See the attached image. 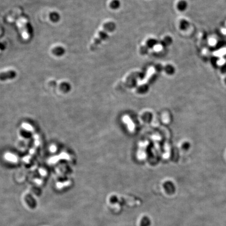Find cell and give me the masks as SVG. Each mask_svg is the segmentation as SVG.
<instances>
[{
  "instance_id": "obj_6",
  "label": "cell",
  "mask_w": 226,
  "mask_h": 226,
  "mask_svg": "<svg viewBox=\"0 0 226 226\" xmlns=\"http://www.w3.org/2000/svg\"><path fill=\"white\" fill-rule=\"evenodd\" d=\"M172 38L170 36H166L163 40L160 41L161 45L163 47H167L170 46L172 43Z\"/></svg>"
},
{
  "instance_id": "obj_13",
  "label": "cell",
  "mask_w": 226,
  "mask_h": 226,
  "mask_svg": "<svg viewBox=\"0 0 226 226\" xmlns=\"http://www.w3.org/2000/svg\"><path fill=\"white\" fill-rule=\"evenodd\" d=\"M63 52H64L63 49L60 47L56 48L55 49L53 50V53H54L55 54H56V55H61L62 53H63Z\"/></svg>"
},
{
  "instance_id": "obj_11",
  "label": "cell",
  "mask_w": 226,
  "mask_h": 226,
  "mask_svg": "<svg viewBox=\"0 0 226 226\" xmlns=\"http://www.w3.org/2000/svg\"><path fill=\"white\" fill-rule=\"evenodd\" d=\"M148 51H149V48L146 45V46H143L140 48V52L142 55H147L148 53Z\"/></svg>"
},
{
  "instance_id": "obj_5",
  "label": "cell",
  "mask_w": 226,
  "mask_h": 226,
  "mask_svg": "<svg viewBox=\"0 0 226 226\" xmlns=\"http://www.w3.org/2000/svg\"><path fill=\"white\" fill-rule=\"evenodd\" d=\"M116 28V26L114 22H107L103 26V29L108 33L114 31Z\"/></svg>"
},
{
  "instance_id": "obj_2",
  "label": "cell",
  "mask_w": 226,
  "mask_h": 226,
  "mask_svg": "<svg viewBox=\"0 0 226 226\" xmlns=\"http://www.w3.org/2000/svg\"><path fill=\"white\" fill-rule=\"evenodd\" d=\"M109 37L108 32L105 31L103 29L102 31H100L98 35V36L93 41V43L91 44L90 49L91 50L94 51L96 49V48L99 47V45L102 43L103 41L107 40Z\"/></svg>"
},
{
  "instance_id": "obj_12",
  "label": "cell",
  "mask_w": 226,
  "mask_h": 226,
  "mask_svg": "<svg viewBox=\"0 0 226 226\" xmlns=\"http://www.w3.org/2000/svg\"><path fill=\"white\" fill-rule=\"evenodd\" d=\"M189 24L185 20H182L180 23V27L182 30H185L187 28Z\"/></svg>"
},
{
  "instance_id": "obj_8",
  "label": "cell",
  "mask_w": 226,
  "mask_h": 226,
  "mask_svg": "<svg viewBox=\"0 0 226 226\" xmlns=\"http://www.w3.org/2000/svg\"><path fill=\"white\" fill-rule=\"evenodd\" d=\"M164 71L168 75H172L174 73L175 69L173 65H168L164 67Z\"/></svg>"
},
{
  "instance_id": "obj_7",
  "label": "cell",
  "mask_w": 226,
  "mask_h": 226,
  "mask_svg": "<svg viewBox=\"0 0 226 226\" xmlns=\"http://www.w3.org/2000/svg\"><path fill=\"white\" fill-rule=\"evenodd\" d=\"M158 43H159V41L158 40L154 39V38H151V39H149V40H148V41H147L146 46L149 48H149L151 49V48H154L156 45H157Z\"/></svg>"
},
{
  "instance_id": "obj_15",
  "label": "cell",
  "mask_w": 226,
  "mask_h": 226,
  "mask_svg": "<svg viewBox=\"0 0 226 226\" xmlns=\"http://www.w3.org/2000/svg\"><path fill=\"white\" fill-rule=\"evenodd\" d=\"M209 43L211 46H214L216 43V40L214 38H211L209 40Z\"/></svg>"
},
{
  "instance_id": "obj_10",
  "label": "cell",
  "mask_w": 226,
  "mask_h": 226,
  "mask_svg": "<svg viewBox=\"0 0 226 226\" xmlns=\"http://www.w3.org/2000/svg\"><path fill=\"white\" fill-rule=\"evenodd\" d=\"M177 9L180 11H184L187 7V3L185 1H180L177 5Z\"/></svg>"
},
{
  "instance_id": "obj_14",
  "label": "cell",
  "mask_w": 226,
  "mask_h": 226,
  "mask_svg": "<svg viewBox=\"0 0 226 226\" xmlns=\"http://www.w3.org/2000/svg\"><path fill=\"white\" fill-rule=\"evenodd\" d=\"M155 69L157 70V71L161 72L163 70H164V67H163L161 65H157V66L155 67Z\"/></svg>"
},
{
  "instance_id": "obj_4",
  "label": "cell",
  "mask_w": 226,
  "mask_h": 226,
  "mask_svg": "<svg viewBox=\"0 0 226 226\" xmlns=\"http://www.w3.org/2000/svg\"><path fill=\"white\" fill-rule=\"evenodd\" d=\"M26 203L28 204V206L32 209H34L37 206V203L36 200L33 198L31 195H27L25 197Z\"/></svg>"
},
{
  "instance_id": "obj_3",
  "label": "cell",
  "mask_w": 226,
  "mask_h": 226,
  "mask_svg": "<svg viewBox=\"0 0 226 226\" xmlns=\"http://www.w3.org/2000/svg\"><path fill=\"white\" fill-rule=\"evenodd\" d=\"M16 72L13 70H9L6 72H4L0 73V80H6V79H10L15 77Z\"/></svg>"
},
{
  "instance_id": "obj_1",
  "label": "cell",
  "mask_w": 226,
  "mask_h": 226,
  "mask_svg": "<svg viewBox=\"0 0 226 226\" xmlns=\"http://www.w3.org/2000/svg\"><path fill=\"white\" fill-rule=\"evenodd\" d=\"M17 25L21 31L22 37L25 40H28L31 37L28 21L24 17H21L17 21Z\"/></svg>"
},
{
  "instance_id": "obj_9",
  "label": "cell",
  "mask_w": 226,
  "mask_h": 226,
  "mask_svg": "<svg viewBox=\"0 0 226 226\" xmlns=\"http://www.w3.org/2000/svg\"><path fill=\"white\" fill-rule=\"evenodd\" d=\"M121 2L119 0H113L110 3V7L113 9H117L121 7Z\"/></svg>"
}]
</instances>
